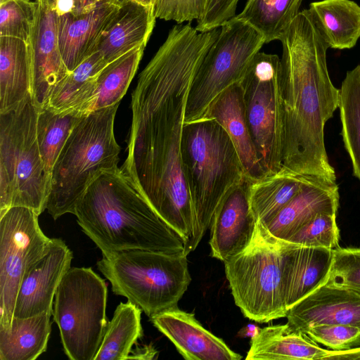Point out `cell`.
Wrapping results in <instances>:
<instances>
[{"label":"cell","instance_id":"6da1fadb","mask_svg":"<svg viewBox=\"0 0 360 360\" xmlns=\"http://www.w3.org/2000/svg\"><path fill=\"white\" fill-rule=\"evenodd\" d=\"M214 41L211 33L200 32L191 24L173 26L131 94L127 156L121 169L159 217L179 233L195 223L181 154L186 101Z\"/></svg>","mask_w":360,"mask_h":360},{"label":"cell","instance_id":"7a4b0ae2","mask_svg":"<svg viewBox=\"0 0 360 360\" xmlns=\"http://www.w3.org/2000/svg\"><path fill=\"white\" fill-rule=\"evenodd\" d=\"M280 41L283 168L336 181L324 143L325 124L340 101L327 67L329 47L309 9L298 13Z\"/></svg>","mask_w":360,"mask_h":360},{"label":"cell","instance_id":"3957f363","mask_svg":"<svg viewBox=\"0 0 360 360\" xmlns=\"http://www.w3.org/2000/svg\"><path fill=\"white\" fill-rule=\"evenodd\" d=\"M74 214L103 256L131 250L184 255V239L159 217L121 168L94 179Z\"/></svg>","mask_w":360,"mask_h":360},{"label":"cell","instance_id":"277c9868","mask_svg":"<svg viewBox=\"0 0 360 360\" xmlns=\"http://www.w3.org/2000/svg\"><path fill=\"white\" fill-rule=\"evenodd\" d=\"M181 154L195 217L193 251L210 228L217 207L245 176L229 135L214 118L203 116L184 123Z\"/></svg>","mask_w":360,"mask_h":360},{"label":"cell","instance_id":"5b68a950","mask_svg":"<svg viewBox=\"0 0 360 360\" xmlns=\"http://www.w3.org/2000/svg\"><path fill=\"white\" fill-rule=\"evenodd\" d=\"M118 105L91 112L71 131L51 171L46 210L53 219L74 214L91 182L102 173L119 168L120 147L114 134Z\"/></svg>","mask_w":360,"mask_h":360},{"label":"cell","instance_id":"8992f818","mask_svg":"<svg viewBox=\"0 0 360 360\" xmlns=\"http://www.w3.org/2000/svg\"><path fill=\"white\" fill-rule=\"evenodd\" d=\"M38 112L31 96L0 112V214L14 206L39 216L46 209L51 179L37 142Z\"/></svg>","mask_w":360,"mask_h":360},{"label":"cell","instance_id":"52a82bcc","mask_svg":"<svg viewBox=\"0 0 360 360\" xmlns=\"http://www.w3.org/2000/svg\"><path fill=\"white\" fill-rule=\"evenodd\" d=\"M112 292L127 298L150 319L177 307L191 283L187 256L131 250L97 262Z\"/></svg>","mask_w":360,"mask_h":360},{"label":"cell","instance_id":"ba28073f","mask_svg":"<svg viewBox=\"0 0 360 360\" xmlns=\"http://www.w3.org/2000/svg\"><path fill=\"white\" fill-rule=\"evenodd\" d=\"M283 241L257 221L251 241L224 263L236 304L258 323L286 317L283 290Z\"/></svg>","mask_w":360,"mask_h":360},{"label":"cell","instance_id":"9c48e42d","mask_svg":"<svg viewBox=\"0 0 360 360\" xmlns=\"http://www.w3.org/2000/svg\"><path fill=\"white\" fill-rule=\"evenodd\" d=\"M108 288L90 267H70L57 289L52 315L71 360H94L105 333Z\"/></svg>","mask_w":360,"mask_h":360},{"label":"cell","instance_id":"30bf717a","mask_svg":"<svg viewBox=\"0 0 360 360\" xmlns=\"http://www.w3.org/2000/svg\"><path fill=\"white\" fill-rule=\"evenodd\" d=\"M264 44L262 34L235 17L222 25L193 79L186 101L184 123L203 117L222 91L240 82L252 60Z\"/></svg>","mask_w":360,"mask_h":360},{"label":"cell","instance_id":"8fae6325","mask_svg":"<svg viewBox=\"0 0 360 360\" xmlns=\"http://www.w3.org/2000/svg\"><path fill=\"white\" fill-rule=\"evenodd\" d=\"M246 118L266 175L283 167V112L281 58L259 51L240 81Z\"/></svg>","mask_w":360,"mask_h":360},{"label":"cell","instance_id":"7c38bea8","mask_svg":"<svg viewBox=\"0 0 360 360\" xmlns=\"http://www.w3.org/2000/svg\"><path fill=\"white\" fill-rule=\"evenodd\" d=\"M39 215L14 206L0 214V326L13 318L18 291L27 269L46 252L51 238L41 231Z\"/></svg>","mask_w":360,"mask_h":360},{"label":"cell","instance_id":"4fadbf2b","mask_svg":"<svg viewBox=\"0 0 360 360\" xmlns=\"http://www.w3.org/2000/svg\"><path fill=\"white\" fill-rule=\"evenodd\" d=\"M72 252L61 238H51L44 254L25 271L15 300L13 317L27 318L53 311V299Z\"/></svg>","mask_w":360,"mask_h":360},{"label":"cell","instance_id":"5bb4252c","mask_svg":"<svg viewBox=\"0 0 360 360\" xmlns=\"http://www.w3.org/2000/svg\"><path fill=\"white\" fill-rule=\"evenodd\" d=\"M58 15L46 0H38L37 15L28 40L32 65V96L39 109L46 107L56 84L70 72L58 39Z\"/></svg>","mask_w":360,"mask_h":360},{"label":"cell","instance_id":"9a60e30c","mask_svg":"<svg viewBox=\"0 0 360 360\" xmlns=\"http://www.w3.org/2000/svg\"><path fill=\"white\" fill-rule=\"evenodd\" d=\"M249 180L237 185L216 210L210 224L212 257L222 262L248 246L253 236L257 219L251 209Z\"/></svg>","mask_w":360,"mask_h":360},{"label":"cell","instance_id":"2e32d148","mask_svg":"<svg viewBox=\"0 0 360 360\" xmlns=\"http://www.w3.org/2000/svg\"><path fill=\"white\" fill-rule=\"evenodd\" d=\"M286 317L288 327L300 333L318 325L360 328V295L325 283L290 308Z\"/></svg>","mask_w":360,"mask_h":360},{"label":"cell","instance_id":"e0dca14e","mask_svg":"<svg viewBox=\"0 0 360 360\" xmlns=\"http://www.w3.org/2000/svg\"><path fill=\"white\" fill-rule=\"evenodd\" d=\"M153 325L174 345L187 360H240L219 338L206 330L192 313L178 307L150 319Z\"/></svg>","mask_w":360,"mask_h":360},{"label":"cell","instance_id":"ac0fdd59","mask_svg":"<svg viewBox=\"0 0 360 360\" xmlns=\"http://www.w3.org/2000/svg\"><path fill=\"white\" fill-rule=\"evenodd\" d=\"M339 199L336 181L310 176L297 195L264 226L276 238L287 240L317 214H337Z\"/></svg>","mask_w":360,"mask_h":360},{"label":"cell","instance_id":"d6986e66","mask_svg":"<svg viewBox=\"0 0 360 360\" xmlns=\"http://www.w3.org/2000/svg\"><path fill=\"white\" fill-rule=\"evenodd\" d=\"M155 19L154 6L124 0L102 32L95 51L109 63L136 47L146 46Z\"/></svg>","mask_w":360,"mask_h":360},{"label":"cell","instance_id":"ffe728a7","mask_svg":"<svg viewBox=\"0 0 360 360\" xmlns=\"http://www.w3.org/2000/svg\"><path fill=\"white\" fill-rule=\"evenodd\" d=\"M283 241V290L288 311L325 284L331 268L333 250Z\"/></svg>","mask_w":360,"mask_h":360},{"label":"cell","instance_id":"44dd1931","mask_svg":"<svg viewBox=\"0 0 360 360\" xmlns=\"http://www.w3.org/2000/svg\"><path fill=\"white\" fill-rule=\"evenodd\" d=\"M204 116L215 119L226 129L238 154L247 179L255 181L267 176L258 158L248 127L240 82L222 91L211 103Z\"/></svg>","mask_w":360,"mask_h":360},{"label":"cell","instance_id":"7402d4cb","mask_svg":"<svg viewBox=\"0 0 360 360\" xmlns=\"http://www.w3.org/2000/svg\"><path fill=\"white\" fill-rule=\"evenodd\" d=\"M119 4L107 3L77 15H57L59 49L69 72L95 52L101 35Z\"/></svg>","mask_w":360,"mask_h":360},{"label":"cell","instance_id":"603a6c76","mask_svg":"<svg viewBox=\"0 0 360 360\" xmlns=\"http://www.w3.org/2000/svg\"><path fill=\"white\" fill-rule=\"evenodd\" d=\"M31 96L29 42L13 37H0V112L15 108Z\"/></svg>","mask_w":360,"mask_h":360},{"label":"cell","instance_id":"cb8c5ba5","mask_svg":"<svg viewBox=\"0 0 360 360\" xmlns=\"http://www.w3.org/2000/svg\"><path fill=\"white\" fill-rule=\"evenodd\" d=\"M330 351L320 347L306 334L292 330L285 323L260 328L251 338L245 359H326Z\"/></svg>","mask_w":360,"mask_h":360},{"label":"cell","instance_id":"d4e9b609","mask_svg":"<svg viewBox=\"0 0 360 360\" xmlns=\"http://www.w3.org/2000/svg\"><path fill=\"white\" fill-rule=\"evenodd\" d=\"M329 48L354 47L360 37V6L352 0H321L309 8Z\"/></svg>","mask_w":360,"mask_h":360},{"label":"cell","instance_id":"484cf974","mask_svg":"<svg viewBox=\"0 0 360 360\" xmlns=\"http://www.w3.org/2000/svg\"><path fill=\"white\" fill-rule=\"evenodd\" d=\"M52 311L27 318L13 317L0 326V360H34L45 352L51 330Z\"/></svg>","mask_w":360,"mask_h":360},{"label":"cell","instance_id":"4316f807","mask_svg":"<svg viewBox=\"0 0 360 360\" xmlns=\"http://www.w3.org/2000/svg\"><path fill=\"white\" fill-rule=\"evenodd\" d=\"M107 64L98 51L93 53L56 84L46 108L56 112L75 111L86 115L94 81Z\"/></svg>","mask_w":360,"mask_h":360},{"label":"cell","instance_id":"83f0119b","mask_svg":"<svg viewBox=\"0 0 360 360\" xmlns=\"http://www.w3.org/2000/svg\"><path fill=\"white\" fill-rule=\"evenodd\" d=\"M312 175H300L282 167L277 173L249 181L251 209L257 221L268 224L297 195Z\"/></svg>","mask_w":360,"mask_h":360},{"label":"cell","instance_id":"f1b7e54d","mask_svg":"<svg viewBox=\"0 0 360 360\" xmlns=\"http://www.w3.org/2000/svg\"><path fill=\"white\" fill-rule=\"evenodd\" d=\"M146 46L136 47L108 63L97 75L87 114L119 103L138 69Z\"/></svg>","mask_w":360,"mask_h":360},{"label":"cell","instance_id":"f546056e","mask_svg":"<svg viewBox=\"0 0 360 360\" xmlns=\"http://www.w3.org/2000/svg\"><path fill=\"white\" fill-rule=\"evenodd\" d=\"M141 309L128 301L120 302L108 321L94 360L128 359L134 345L143 336Z\"/></svg>","mask_w":360,"mask_h":360},{"label":"cell","instance_id":"4dcf8cb0","mask_svg":"<svg viewBox=\"0 0 360 360\" xmlns=\"http://www.w3.org/2000/svg\"><path fill=\"white\" fill-rule=\"evenodd\" d=\"M303 0H248L235 18L241 20L263 35L266 43L281 40L298 14Z\"/></svg>","mask_w":360,"mask_h":360},{"label":"cell","instance_id":"1f68e13d","mask_svg":"<svg viewBox=\"0 0 360 360\" xmlns=\"http://www.w3.org/2000/svg\"><path fill=\"white\" fill-rule=\"evenodd\" d=\"M338 108L344 146L353 175L360 181V64L347 72L340 89Z\"/></svg>","mask_w":360,"mask_h":360},{"label":"cell","instance_id":"d6a6232c","mask_svg":"<svg viewBox=\"0 0 360 360\" xmlns=\"http://www.w3.org/2000/svg\"><path fill=\"white\" fill-rule=\"evenodd\" d=\"M84 115L77 112H56L50 108L39 110L37 138L45 169L50 176L54 163L71 131Z\"/></svg>","mask_w":360,"mask_h":360},{"label":"cell","instance_id":"836d02e7","mask_svg":"<svg viewBox=\"0 0 360 360\" xmlns=\"http://www.w3.org/2000/svg\"><path fill=\"white\" fill-rule=\"evenodd\" d=\"M38 10V0H0V37L28 41Z\"/></svg>","mask_w":360,"mask_h":360},{"label":"cell","instance_id":"e575fe53","mask_svg":"<svg viewBox=\"0 0 360 360\" xmlns=\"http://www.w3.org/2000/svg\"><path fill=\"white\" fill-rule=\"evenodd\" d=\"M339 240L336 214L320 213L286 241L302 246L333 250L339 247Z\"/></svg>","mask_w":360,"mask_h":360},{"label":"cell","instance_id":"d590c367","mask_svg":"<svg viewBox=\"0 0 360 360\" xmlns=\"http://www.w3.org/2000/svg\"><path fill=\"white\" fill-rule=\"evenodd\" d=\"M327 285L343 288L360 295V248H337Z\"/></svg>","mask_w":360,"mask_h":360},{"label":"cell","instance_id":"8d00e7d4","mask_svg":"<svg viewBox=\"0 0 360 360\" xmlns=\"http://www.w3.org/2000/svg\"><path fill=\"white\" fill-rule=\"evenodd\" d=\"M332 350H345L360 345V328L345 325H318L302 332Z\"/></svg>","mask_w":360,"mask_h":360},{"label":"cell","instance_id":"74e56055","mask_svg":"<svg viewBox=\"0 0 360 360\" xmlns=\"http://www.w3.org/2000/svg\"><path fill=\"white\" fill-rule=\"evenodd\" d=\"M209 0H157L154 6L156 18L174 20L178 24L197 21L203 16Z\"/></svg>","mask_w":360,"mask_h":360},{"label":"cell","instance_id":"f35d334b","mask_svg":"<svg viewBox=\"0 0 360 360\" xmlns=\"http://www.w3.org/2000/svg\"><path fill=\"white\" fill-rule=\"evenodd\" d=\"M239 0H209L202 18L197 21L195 29L198 32H207L220 28L236 16Z\"/></svg>","mask_w":360,"mask_h":360},{"label":"cell","instance_id":"ab89813d","mask_svg":"<svg viewBox=\"0 0 360 360\" xmlns=\"http://www.w3.org/2000/svg\"><path fill=\"white\" fill-rule=\"evenodd\" d=\"M124 0H46L58 15H77L107 4H120Z\"/></svg>","mask_w":360,"mask_h":360},{"label":"cell","instance_id":"60d3db41","mask_svg":"<svg viewBox=\"0 0 360 360\" xmlns=\"http://www.w3.org/2000/svg\"><path fill=\"white\" fill-rule=\"evenodd\" d=\"M157 350L153 345H144L143 347H136L132 351L128 357V359H153L158 355Z\"/></svg>","mask_w":360,"mask_h":360},{"label":"cell","instance_id":"b9f144b4","mask_svg":"<svg viewBox=\"0 0 360 360\" xmlns=\"http://www.w3.org/2000/svg\"><path fill=\"white\" fill-rule=\"evenodd\" d=\"M326 359H360V347L345 350H332Z\"/></svg>","mask_w":360,"mask_h":360},{"label":"cell","instance_id":"7bdbcfd3","mask_svg":"<svg viewBox=\"0 0 360 360\" xmlns=\"http://www.w3.org/2000/svg\"><path fill=\"white\" fill-rule=\"evenodd\" d=\"M259 329L260 328H257L255 325L250 324L243 328V330L240 331V334L242 336L252 338L259 332Z\"/></svg>","mask_w":360,"mask_h":360},{"label":"cell","instance_id":"ee69618b","mask_svg":"<svg viewBox=\"0 0 360 360\" xmlns=\"http://www.w3.org/2000/svg\"><path fill=\"white\" fill-rule=\"evenodd\" d=\"M143 4L149 5V6H155L157 0H136Z\"/></svg>","mask_w":360,"mask_h":360}]
</instances>
